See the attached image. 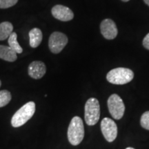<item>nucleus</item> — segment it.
<instances>
[{"instance_id":"1","label":"nucleus","mask_w":149,"mask_h":149,"mask_svg":"<svg viewBox=\"0 0 149 149\" xmlns=\"http://www.w3.org/2000/svg\"><path fill=\"white\" fill-rule=\"evenodd\" d=\"M68 139L73 146H77L84 137V126L81 117L75 116L70 121L68 128Z\"/></svg>"},{"instance_id":"2","label":"nucleus","mask_w":149,"mask_h":149,"mask_svg":"<svg viewBox=\"0 0 149 149\" xmlns=\"http://www.w3.org/2000/svg\"><path fill=\"white\" fill-rule=\"evenodd\" d=\"M35 104L34 102H29L24 104L15 113L11 120V124L15 128H18L25 124L32 118L35 112Z\"/></svg>"},{"instance_id":"3","label":"nucleus","mask_w":149,"mask_h":149,"mask_svg":"<svg viewBox=\"0 0 149 149\" xmlns=\"http://www.w3.org/2000/svg\"><path fill=\"white\" fill-rule=\"evenodd\" d=\"M134 73L127 68H116L110 70L107 75L108 81L113 84H126L133 80Z\"/></svg>"},{"instance_id":"4","label":"nucleus","mask_w":149,"mask_h":149,"mask_svg":"<svg viewBox=\"0 0 149 149\" xmlns=\"http://www.w3.org/2000/svg\"><path fill=\"white\" fill-rule=\"evenodd\" d=\"M100 117V106L96 98L91 97L86 102L84 108L85 122L88 126H94Z\"/></svg>"},{"instance_id":"5","label":"nucleus","mask_w":149,"mask_h":149,"mask_svg":"<svg viewBox=\"0 0 149 149\" xmlns=\"http://www.w3.org/2000/svg\"><path fill=\"white\" fill-rule=\"evenodd\" d=\"M108 108L111 116L115 120H120L124 116L125 112V105L118 95L113 94L108 100Z\"/></svg>"},{"instance_id":"6","label":"nucleus","mask_w":149,"mask_h":149,"mask_svg":"<svg viewBox=\"0 0 149 149\" xmlns=\"http://www.w3.org/2000/svg\"><path fill=\"white\" fill-rule=\"evenodd\" d=\"M68 37L60 32H54L51 35L48 40V47L54 54H58L64 49L68 44Z\"/></svg>"},{"instance_id":"7","label":"nucleus","mask_w":149,"mask_h":149,"mask_svg":"<svg viewBox=\"0 0 149 149\" xmlns=\"http://www.w3.org/2000/svg\"><path fill=\"white\" fill-rule=\"evenodd\" d=\"M101 130L104 138L109 142H112L117 136V126L116 123L111 119L105 117L101 122Z\"/></svg>"},{"instance_id":"8","label":"nucleus","mask_w":149,"mask_h":149,"mask_svg":"<svg viewBox=\"0 0 149 149\" xmlns=\"http://www.w3.org/2000/svg\"><path fill=\"white\" fill-rule=\"evenodd\" d=\"M100 30L104 38L107 40H113L117 35V29L116 24L112 19H106L100 24Z\"/></svg>"},{"instance_id":"9","label":"nucleus","mask_w":149,"mask_h":149,"mask_svg":"<svg viewBox=\"0 0 149 149\" xmlns=\"http://www.w3.org/2000/svg\"><path fill=\"white\" fill-rule=\"evenodd\" d=\"M51 13L57 19L61 22H68L74 17L73 12L68 7L62 5H56L52 8Z\"/></svg>"},{"instance_id":"10","label":"nucleus","mask_w":149,"mask_h":149,"mask_svg":"<svg viewBox=\"0 0 149 149\" xmlns=\"http://www.w3.org/2000/svg\"><path fill=\"white\" fill-rule=\"evenodd\" d=\"M46 67L44 62L41 61H34L31 63L28 68L29 76L35 79H40L46 74Z\"/></svg>"},{"instance_id":"11","label":"nucleus","mask_w":149,"mask_h":149,"mask_svg":"<svg viewBox=\"0 0 149 149\" xmlns=\"http://www.w3.org/2000/svg\"><path fill=\"white\" fill-rule=\"evenodd\" d=\"M0 59L9 62H13L17 59V56L16 52L10 47L0 45Z\"/></svg>"},{"instance_id":"12","label":"nucleus","mask_w":149,"mask_h":149,"mask_svg":"<svg viewBox=\"0 0 149 149\" xmlns=\"http://www.w3.org/2000/svg\"><path fill=\"white\" fill-rule=\"evenodd\" d=\"M30 46L32 48H37L40 45L43 39L42 31L38 28H34L29 32Z\"/></svg>"},{"instance_id":"13","label":"nucleus","mask_w":149,"mask_h":149,"mask_svg":"<svg viewBox=\"0 0 149 149\" xmlns=\"http://www.w3.org/2000/svg\"><path fill=\"white\" fill-rule=\"evenodd\" d=\"M13 31V26L9 22H3L0 24V41L8 38Z\"/></svg>"},{"instance_id":"14","label":"nucleus","mask_w":149,"mask_h":149,"mask_svg":"<svg viewBox=\"0 0 149 149\" xmlns=\"http://www.w3.org/2000/svg\"><path fill=\"white\" fill-rule=\"evenodd\" d=\"M8 43L9 47L12 48L17 53L20 54L23 52V49H22V48L20 46L19 44L17 42V35L16 33L13 32L11 33L8 37Z\"/></svg>"},{"instance_id":"15","label":"nucleus","mask_w":149,"mask_h":149,"mask_svg":"<svg viewBox=\"0 0 149 149\" xmlns=\"http://www.w3.org/2000/svg\"><path fill=\"white\" fill-rule=\"evenodd\" d=\"M11 98V94L8 91H0V108L6 106L10 102Z\"/></svg>"},{"instance_id":"16","label":"nucleus","mask_w":149,"mask_h":149,"mask_svg":"<svg viewBox=\"0 0 149 149\" xmlns=\"http://www.w3.org/2000/svg\"><path fill=\"white\" fill-rule=\"evenodd\" d=\"M140 124L144 129L149 130V111L142 114L140 119Z\"/></svg>"},{"instance_id":"17","label":"nucleus","mask_w":149,"mask_h":149,"mask_svg":"<svg viewBox=\"0 0 149 149\" xmlns=\"http://www.w3.org/2000/svg\"><path fill=\"white\" fill-rule=\"evenodd\" d=\"M18 0H0V8H8L17 3Z\"/></svg>"},{"instance_id":"18","label":"nucleus","mask_w":149,"mask_h":149,"mask_svg":"<svg viewBox=\"0 0 149 149\" xmlns=\"http://www.w3.org/2000/svg\"><path fill=\"white\" fill-rule=\"evenodd\" d=\"M143 46H144L146 49L149 50V33L146 35V37L144 38L143 40Z\"/></svg>"},{"instance_id":"19","label":"nucleus","mask_w":149,"mask_h":149,"mask_svg":"<svg viewBox=\"0 0 149 149\" xmlns=\"http://www.w3.org/2000/svg\"><path fill=\"white\" fill-rule=\"evenodd\" d=\"M144 2L146 3L147 5L149 6V0H144Z\"/></svg>"},{"instance_id":"20","label":"nucleus","mask_w":149,"mask_h":149,"mask_svg":"<svg viewBox=\"0 0 149 149\" xmlns=\"http://www.w3.org/2000/svg\"><path fill=\"white\" fill-rule=\"evenodd\" d=\"M126 149H135V148H132V147H128V148H126Z\"/></svg>"},{"instance_id":"21","label":"nucleus","mask_w":149,"mask_h":149,"mask_svg":"<svg viewBox=\"0 0 149 149\" xmlns=\"http://www.w3.org/2000/svg\"><path fill=\"white\" fill-rule=\"evenodd\" d=\"M122 1H125V2H126V1H129V0H122Z\"/></svg>"},{"instance_id":"22","label":"nucleus","mask_w":149,"mask_h":149,"mask_svg":"<svg viewBox=\"0 0 149 149\" xmlns=\"http://www.w3.org/2000/svg\"><path fill=\"white\" fill-rule=\"evenodd\" d=\"M1 80H0V87H1Z\"/></svg>"}]
</instances>
